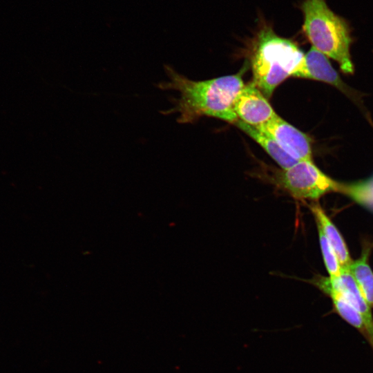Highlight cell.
Segmentation results:
<instances>
[{
    "mask_svg": "<svg viewBox=\"0 0 373 373\" xmlns=\"http://www.w3.org/2000/svg\"><path fill=\"white\" fill-rule=\"evenodd\" d=\"M164 68L169 81L159 83L157 87L180 93L175 106L164 112L178 113L179 123H191L202 116L213 117L233 124L238 119L233 111V102L245 85V68L236 74L203 81L189 79L169 66Z\"/></svg>",
    "mask_w": 373,
    "mask_h": 373,
    "instance_id": "6da1fadb",
    "label": "cell"
},
{
    "mask_svg": "<svg viewBox=\"0 0 373 373\" xmlns=\"http://www.w3.org/2000/svg\"><path fill=\"white\" fill-rule=\"evenodd\" d=\"M305 54L293 41L278 35L262 23L251 44L253 82L267 98L287 78L292 76Z\"/></svg>",
    "mask_w": 373,
    "mask_h": 373,
    "instance_id": "7a4b0ae2",
    "label": "cell"
},
{
    "mask_svg": "<svg viewBox=\"0 0 373 373\" xmlns=\"http://www.w3.org/2000/svg\"><path fill=\"white\" fill-rule=\"evenodd\" d=\"M300 9L303 32L312 47L336 61L343 73L352 74V37L347 21L335 14L325 0H303Z\"/></svg>",
    "mask_w": 373,
    "mask_h": 373,
    "instance_id": "3957f363",
    "label": "cell"
},
{
    "mask_svg": "<svg viewBox=\"0 0 373 373\" xmlns=\"http://www.w3.org/2000/svg\"><path fill=\"white\" fill-rule=\"evenodd\" d=\"M275 182L293 198L300 200H316L329 193L339 192L341 186V182L324 173L312 160H301L279 171Z\"/></svg>",
    "mask_w": 373,
    "mask_h": 373,
    "instance_id": "277c9868",
    "label": "cell"
},
{
    "mask_svg": "<svg viewBox=\"0 0 373 373\" xmlns=\"http://www.w3.org/2000/svg\"><path fill=\"white\" fill-rule=\"evenodd\" d=\"M233 111L240 121L256 128L277 115L268 98L253 82L240 89L233 102Z\"/></svg>",
    "mask_w": 373,
    "mask_h": 373,
    "instance_id": "5b68a950",
    "label": "cell"
},
{
    "mask_svg": "<svg viewBox=\"0 0 373 373\" xmlns=\"http://www.w3.org/2000/svg\"><path fill=\"white\" fill-rule=\"evenodd\" d=\"M258 128L271 135L298 162L312 160V140L278 115Z\"/></svg>",
    "mask_w": 373,
    "mask_h": 373,
    "instance_id": "8992f818",
    "label": "cell"
},
{
    "mask_svg": "<svg viewBox=\"0 0 373 373\" xmlns=\"http://www.w3.org/2000/svg\"><path fill=\"white\" fill-rule=\"evenodd\" d=\"M292 77L325 82L347 95H352L350 90L332 67L328 57L312 47L305 54Z\"/></svg>",
    "mask_w": 373,
    "mask_h": 373,
    "instance_id": "52a82bcc",
    "label": "cell"
},
{
    "mask_svg": "<svg viewBox=\"0 0 373 373\" xmlns=\"http://www.w3.org/2000/svg\"><path fill=\"white\" fill-rule=\"evenodd\" d=\"M309 208L314 216L317 228L322 231L333 248L341 268L350 267L353 260L350 257L347 245L338 229L318 203H311L309 205Z\"/></svg>",
    "mask_w": 373,
    "mask_h": 373,
    "instance_id": "ba28073f",
    "label": "cell"
},
{
    "mask_svg": "<svg viewBox=\"0 0 373 373\" xmlns=\"http://www.w3.org/2000/svg\"><path fill=\"white\" fill-rule=\"evenodd\" d=\"M331 284L338 289L345 299L365 318L373 327L372 308L367 304L349 267L341 268V275L336 278L330 277Z\"/></svg>",
    "mask_w": 373,
    "mask_h": 373,
    "instance_id": "9c48e42d",
    "label": "cell"
},
{
    "mask_svg": "<svg viewBox=\"0 0 373 373\" xmlns=\"http://www.w3.org/2000/svg\"><path fill=\"white\" fill-rule=\"evenodd\" d=\"M234 124L257 142L282 169L289 168L298 162L280 146L271 135L265 131L248 125L239 119Z\"/></svg>",
    "mask_w": 373,
    "mask_h": 373,
    "instance_id": "30bf717a",
    "label": "cell"
},
{
    "mask_svg": "<svg viewBox=\"0 0 373 373\" xmlns=\"http://www.w3.org/2000/svg\"><path fill=\"white\" fill-rule=\"evenodd\" d=\"M370 251V247H367L361 256L352 261L349 269L367 304L373 309V271L368 263Z\"/></svg>",
    "mask_w": 373,
    "mask_h": 373,
    "instance_id": "8fae6325",
    "label": "cell"
},
{
    "mask_svg": "<svg viewBox=\"0 0 373 373\" xmlns=\"http://www.w3.org/2000/svg\"><path fill=\"white\" fill-rule=\"evenodd\" d=\"M319 243L323 259L330 278H338L341 273L339 260L329 242L322 231L318 228Z\"/></svg>",
    "mask_w": 373,
    "mask_h": 373,
    "instance_id": "7c38bea8",
    "label": "cell"
}]
</instances>
